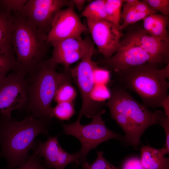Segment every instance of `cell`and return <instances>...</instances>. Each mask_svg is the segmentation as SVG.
Masks as SVG:
<instances>
[{"instance_id":"5bb4252c","label":"cell","mask_w":169,"mask_h":169,"mask_svg":"<svg viewBox=\"0 0 169 169\" xmlns=\"http://www.w3.org/2000/svg\"><path fill=\"white\" fill-rule=\"evenodd\" d=\"M121 38L141 47L150 56L152 63L156 66L169 64V43L150 35L143 28L129 30Z\"/></svg>"},{"instance_id":"9a60e30c","label":"cell","mask_w":169,"mask_h":169,"mask_svg":"<svg viewBox=\"0 0 169 169\" xmlns=\"http://www.w3.org/2000/svg\"><path fill=\"white\" fill-rule=\"evenodd\" d=\"M103 62L115 73L147 63H152L150 56L141 47L122 38L117 51Z\"/></svg>"},{"instance_id":"7c38bea8","label":"cell","mask_w":169,"mask_h":169,"mask_svg":"<svg viewBox=\"0 0 169 169\" xmlns=\"http://www.w3.org/2000/svg\"><path fill=\"white\" fill-rule=\"evenodd\" d=\"M58 136H49L44 142L35 141L32 150L39 158H43L48 169H65L68 165L73 162L81 165L78 153L71 154L64 150L59 143Z\"/></svg>"},{"instance_id":"8fae6325","label":"cell","mask_w":169,"mask_h":169,"mask_svg":"<svg viewBox=\"0 0 169 169\" xmlns=\"http://www.w3.org/2000/svg\"><path fill=\"white\" fill-rule=\"evenodd\" d=\"M86 20L94 44L104 59L110 58L117 50L124 34L120 31L119 27L110 21Z\"/></svg>"},{"instance_id":"52a82bcc","label":"cell","mask_w":169,"mask_h":169,"mask_svg":"<svg viewBox=\"0 0 169 169\" xmlns=\"http://www.w3.org/2000/svg\"><path fill=\"white\" fill-rule=\"evenodd\" d=\"M95 53L94 44L75 67L69 69L71 78L77 86L81 95L82 106L77 119L80 121L84 116L91 118L102 109L104 104L103 103L93 101L90 97L95 85L94 69L95 63L92 60V57Z\"/></svg>"},{"instance_id":"f546056e","label":"cell","mask_w":169,"mask_h":169,"mask_svg":"<svg viewBox=\"0 0 169 169\" xmlns=\"http://www.w3.org/2000/svg\"><path fill=\"white\" fill-rule=\"evenodd\" d=\"M94 78L95 84L106 85L110 81V72L106 69L99 68L95 63L94 69Z\"/></svg>"},{"instance_id":"277c9868","label":"cell","mask_w":169,"mask_h":169,"mask_svg":"<svg viewBox=\"0 0 169 169\" xmlns=\"http://www.w3.org/2000/svg\"><path fill=\"white\" fill-rule=\"evenodd\" d=\"M11 42L15 57L13 71L25 75L36 64L46 59L50 44L47 35L38 31L19 13H12Z\"/></svg>"},{"instance_id":"cb8c5ba5","label":"cell","mask_w":169,"mask_h":169,"mask_svg":"<svg viewBox=\"0 0 169 169\" xmlns=\"http://www.w3.org/2000/svg\"><path fill=\"white\" fill-rule=\"evenodd\" d=\"M15 63V57L13 51L0 50V81L13 70Z\"/></svg>"},{"instance_id":"83f0119b","label":"cell","mask_w":169,"mask_h":169,"mask_svg":"<svg viewBox=\"0 0 169 169\" xmlns=\"http://www.w3.org/2000/svg\"><path fill=\"white\" fill-rule=\"evenodd\" d=\"M150 7L155 11H159L162 15H169V0H143Z\"/></svg>"},{"instance_id":"7a4b0ae2","label":"cell","mask_w":169,"mask_h":169,"mask_svg":"<svg viewBox=\"0 0 169 169\" xmlns=\"http://www.w3.org/2000/svg\"><path fill=\"white\" fill-rule=\"evenodd\" d=\"M106 105L111 117L120 127L125 135L121 139L134 146L140 143L146 130L156 124V113L136 100L120 85L112 88Z\"/></svg>"},{"instance_id":"f1b7e54d","label":"cell","mask_w":169,"mask_h":169,"mask_svg":"<svg viewBox=\"0 0 169 169\" xmlns=\"http://www.w3.org/2000/svg\"><path fill=\"white\" fill-rule=\"evenodd\" d=\"M156 124L161 126L165 130L166 139L165 147L169 151V118L164 113L156 110Z\"/></svg>"},{"instance_id":"1f68e13d","label":"cell","mask_w":169,"mask_h":169,"mask_svg":"<svg viewBox=\"0 0 169 169\" xmlns=\"http://www.w3.org/2000/svg\"><path fill=\"white\" fill-rule=\"evenodd\" d=\"M122 169H144L140 158L134 157L125 161Z\"/></svg>"},{"instance_id":"d6a6232c","label":"cell","mask_w":169,"mask_h":169,"mask_svg":"<svg viewBox=\"0 0 169 169\" xmlns=\"http://www.w3.org/2000/svg\"><path fill=\"white\" fill-rule=\"evenodd\" d=\"M161 107L165 111V115L169 118V95H168L163 101Z\"/></svg>"},{"instance_id":"4fadbf2b","label":"cell","mask_w":169,"mask_h":169,"mask_svg":"<svg viewBox=\"0 0 169 169\" xmlns=\"http://www.w3.org/2000/svg\"><path fill=\"white\" fill-rule=\"evenodd\" d=\"M88 29L74 11V6L71 5L57 14L48 34L47 41L49 43L54 41L80 38Z\"/></svg>"},{"instance_id":"603a6c76","label":"cell","mask_w":169,"mask_h":169,"mask_svg":"<svg viewBox=\"0 0 169 169\" xmlns=\"http://www.w3.org/2000/svg\"><path fill=\"white\" fill-rule=\"evenodd\" d=\"M124 2V0H105V9L109 20L119 27Z\"/></svg>"},{"instance_id":"ba28073f","label":"cell","mask_w":169,"mask_h":169,"mask_svg":"<svg viewBox=\"0 0 169 169\" xmlns=\"http://www.w3.org/2000/svg\"><path fill=\"white\" fill-rule=\"evenodd\" d=\"M71 5L68 0H28L19 13L38 31L48 35L58 13Z\"/></svg>"},{"instance_id":"484cf974","label":"cell","mask_w":169,"mask_h":169,"mask_svg":"<svg viewBox=\"0 0 169 169\" xmlns=\"http://www.w3.org/2000/svg\"><path fill=\"white\" fill-rule=\"evenodd\" d=\"M110 96V92L106 85L95 84L91 93L90 97L94 102L98 103H103L108 100Z\"/></svg>"},{"instance_id":"3957f363","label":"cell","mask_w":169,"mask_h":169,"mask_svg":"<svg viewBox=\"0 0 169 169\" xmlns=\"http://www.w3.org/2000/svg\"><path fill=\"white\" fill-rule=\"evenodd\" d=\"M58 64L50 58L45 59L26 74L27 100L24 108L35 117L50 122L53 118L51 104L57 89L59 73Z\"/></svg>"},{"instance_id":"4dcf8cb0","label":"cell","mask_w":169,"mask_h":169,"mask_svg":"<svg viewBox=\"0 0 169 169\" xmlns=\"http://www.w3.org/2000/svg\"><path fill=\"white\" fill-rule=\"evenodd\" d=\"M43 164L40 158L33 151L27 161L13 169H42Z\"/></svg>"},{"instance_id":"d6986e66","label":"cell","mask_w":169,"mask_h":169,"mask_svg":"<svg viewBox=\"0 0 169 169\" xmlns=\"http://www.w3.org/2000/svg\"><path fill=\"white\" fill-rule=\"evenodd\" d=\"M71 77L69 70L59 73L57 89L54 100L57 103L73 102L77 95L75 89L71 84Z\"/></svg>"},{"instance_id":"9c48e42d","label":"cell","mask_w":169,"mask_h":169,"mask_svg":"<svg viewBox=\"0 0 169 169\" xmlns=\"http://www.w3.org/2000/svg\"><path fill=\"white\" fill-rule=\"evenodd\" d=\"M25 76L13 71L0 81V114L11 118L12 113L23 109L27 100Z\"/></svg>"},{"instance_id":"30bf717a","label":"cell","mask_w":169,"mask_h":169,"mask_svg":"<svg viewBox=\"0 0 169 169\" xmlns=\"http://www.w3.org/2000/svg\"><path fill=\"white\" fill-rule=\"evenodd\" d=\"M49 43L53 47L50 58L57 64L62 65L64 70H68L72 64L80 60L94 44L89 37L68 38Z\"/></svg>"},{"instance_id":"7402d4cb","label":"cell","mask_w":169,"mask_h":169,"mask_svg":"<svg viewBox=\"0 0 169 169\" xmlns=\"http://www.w3.org/2000/svg\"><path fill=\"white\" fill-rule=\"evenodd\" d=\"M75 113V110L73 102L58 103L55 106L51 108L52 118L55 117L61 120H69Z\"/></svg>"},{"instance_id":"ffe728a7","label":"cell","mask_w":169,"mask_h":169,"mask_svg":"<svg viewBox=\"0 0 169 169\" xmlns=\"http://www.w3.org/2000/svg\"><path fill=\"white\" fill-rule=\"evenodd\" d=\"M13 25L12 13L0 8V50L13 51L11 42Z\"/></svg>"},{"instance_id":"4316f807","label":"cell","mask_w":169,"mask_h":169,"mask_svg":"<svg viewBox=\"0 0 169 169\" xmlns=\"http://www.w3.org/2000/svg\"><path fill=\"white\" fill-rule=\"evenodd\" d=\"M28 0H0V8L12 13H19Z\"/></svg>"},{"instance_id":"8992f818","label":"cell","mask_w":169,"mask_h":169,"mask_svg":"<svg viewBox=\"0 0 169 169\" xmlns=\"http://www.w3.org/2000/svg\"><path fill=\"white\" fill-rule=\"evenodd\" d=\"M105 112L104 109L99 110L92 117V121L86 125L81 124L78 120L69 124L61 123L63 132L76 137L81 143V148L77 152L81 165L87 161V156L91 150L96 149L100 144L110 139L121 138L106 127L101 117Z\"/></svg>"},{"instance_id":"44dd1931","label":"cell","mask_w":169,"mask_h":169,"mask_svg":"<svg viewBox=\"0 0 169 169\" xmlns=\"http://www.w3.org/2000/svg\"><path fill=\"white\" fill-rule=\"evenodd\" d=\"M105 3V0L93 1L82 11V14L86 20L94 21H109L106 12Z\"/></svg>"},{"instance_id":"6da1fadb","label":"cell","mask_w":169,"mask_h":169,"mask_svg":"<svg viewBox=\"0 0 169 169\" xmlns=\"http://www.w3.org/2000/svg\"><path fill=\"white\" fill-rule=\"evenodd\" d=\"M49 121L28 115L20 121L0 115V156L6 160L8 169L27 161L36 137L48 135Z\"/></svg>"},{"instance_id":"d4e9b609","label":"cell","mask_w":169,"mask_h":169,"mask_svg":"<svg viewBox=\"0 0 169 169\" xmlns=\"http://www.w3.org/2000/svg\"><path fill=\"white\" fill-rule=\"evenodd\" d=\"M81 165L83 169H120L109 162L102 151H97V157L93 163H90L86 161Z\"/></svg>"},{"instance_id":"e575fe53","label":"cell","mask_w":169,"mask_h":169,"mask_svg":"<svg viewBox=\"0 0 169 169\" xmlns=\"http://www.w3.org/2000/svg\"><path fill=\"white\" fill-rule=\"evenodd\" d=\"M42 169H48L45 165H44L43 164L42 167Z\"/></svg>"},{"instance_id":"5b68a950","label":"cell","mask_w":169,"mask_h":169,"mask_svg":"<svg viewBox=\"0 0 169 169\" xmlns=\"http://www.w3.org/2000/svg\"><path fill=\"white\" fill-rule=\"evenodd\" d=\"M120 85L136 93L147 108L161 107L169 95V84L161 69L151 63L115 73Z\"/></svg>"},{"instance_id":"e0dca14e","label":"cell","mask_w":169,"mask_h":169,"mask_svg":"<svg viewBox=\"0 0 169 169\" xmlns=\"http://www.w3.org/2000/svg\"><path fill=\"white\" fill-rule=\"evenodd\" d=\"M169 152L165 147L156 149L149 146L140 149L141 160L144 169H169Z\"/></svg>"},{"instance_id":"836d02e7","label":"cell","mask_w":169,"mask_h":169,"mask_svg":"<svg viewBox=\"0 0 169 169\" xmlns=\"http://www.w3.org/2000/svg\"><path fill=\"white\" fill-rule=\"evenodd\" d=\"M74 6V5L79 10H81L86 0H70Z\"/></svg>"},{"instance_id":"2e32d148","label":"cell","mask_w":169,"mask_h":169,"mask_svg":"<svg viewBox=\"0 0 169 169\" xmlns=\"http://www.w3.org/2000/svg\"><path fill=\"white\" fill-rule=\"evenodd\" d=\"M120 18L123 20L119 26L120 30H123L129 26L143 20L145 18L157 12L151 9L142 0H124L122 5Z\"/></svg>"},{"instance_id":"ac0fdd59","label":"cell","mask_w":169,"mask_h":169,"mask_svg":"<svg viewBox=\"0 0 169 169\" xmlns=\"http://www.w3.org/2000/svg\"><path fill=\"white\" fill-rule=\"evenodd\" d=\"M143 29L150 35L169 43V36L167 27L169 23L168 16L154 13L143 19Z\"/></svg>"}]
</instances>
